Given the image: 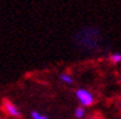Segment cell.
I'll return each mask as SVG.
<instances>
[{"label":"cell","mask_w":121,"mask_h":119,"mask_svg":"<svg viewBox=\"0 0 121 119\" xmlns=\"http://www.w3.org/2000/svg\"><path fill=\"white\" fill-rule=\"evenodd\" d=\"M75 95H76L77 101L80 102V106H82L84 108H86V107H91L92 104L94 103V101H95L94 95L92 94L88 89H86V88L77 89Z\"/></svg>","instance_id":"6da1fadb"},{"label":"cell","mask_w":121,"mask_h":119,"mask_svg":"<svg viewBox=\"0 0 121 119\" xmlns=\"http://www.w3.org/2000/svg\"><path fill=\"white\" fill-rule=\"evenodd\" d=\"M3 108L5 111V113L12 117V118H20L21 117V111L20 108L16 106L13 102H11L10 100H4L3 102Z\"/></svg>","instance_id":"7a4b0ae2"},{"label":"cell","mask_w":121,"mask_h":119,"mask_svg":"<svg viewBox=\"0 0 121 119\" xmlns=\"http://www.w3.org/2000/svg\"><path fill=\"white\" fill-rule=\"evenodd\" d=\"M59 79H60V81H61V83L65 84V85H72V84L75 83L73 77L71 75L70 73H67V72L60 73V75H59Z\"/></svg>","instance_id":"3957f363"},{"label":"cell","mask_w":121,"mask_h":119,"mask_svg":"<svg viewBox=\"0 0 121 119\" xmlns=\"http://www.w3.org/2000/svg\"><path fill=\"white\" fill-rule=\"evenodd\" d=\"M86 108L82 107V106H78L75 108V112H73V114H75V118L77 119H83L84 117H86Z\"/></svg>","instance_id":"277c9868"},{"label":"cell","mask_w":121,"mask_h":119,"mask_svg":"<svg viewBox=\"0 0 121 119\" xmlns=\"http://www.w3.org/2000/svg\"><path fill=\"white\" fill-rule=\"evenodd\" d=\"M109 61L114 65L121 63V54L120 52H112L109 55Z\"/></svg>","instance_id":"5b68a950"},{"label":"cell","mask_w":121,"mask_h":119,"mask_svg":"<svg viewBox=\"0 0 121 119\" xmlns=\"http://www.w3.org/2000/svg\"><path fill=\"white\" fill-rule=\"evenodd\" d=\"M31 118L32 119H49L48 115L40 113V112H38V111H32L31 112Z\"/></svg>","instance_id":"8992f818"},{"label":"cell","mask_w":121,"mask_h":119,"mask_svg":"<svg viewBox=\"0 0 121 119\" xmlns=\"http://www.w3.org/2000/svg\"><path fill=\"white\" fill-rule=\"evenodd\" d=\"M119 108H120V109H121V100H120V101H119Z\"/></svg>","instance_id":"52a82bcc"},{"label":"cell","mask_w":121,"mask_h":119,"mask_svg":"<svg viewBox=\"0 0 121 119\" xmlns=\"http://www.w3.org/2000/svg\"><path fill=\"white\" fill-rule=\"evenodd\" d=\"M88 119H98V118H97V117H89Z\"/></svg>","instance_id":"ba28073f"},{"label":"cell","mask_w":121,"mask_h":119,"mask_svg":"<svg viewBox=\"0 0 121 119\" xmlns=\"http://www.w3.org/2000/svg\"><path fill=\"white\" fill-rule=\"evenodd\" d=\"M0 119H3V118H0Z\"/></svg>","instance_id":"9c48e42d"}]
</instances>
